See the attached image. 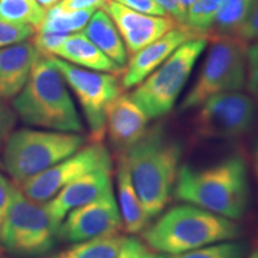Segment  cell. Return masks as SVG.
Here are the masks:
<instances>
[{"label":"cell","mask_w":258,"mask_h":258,"mask_svg":"<svg viewBox=\"0 0 258 258\" xmlns=\"http://www.w3.org/2000/svg\"><path fill=\"white\" fill-rule=\"evenodd\" d=\"M59 225L53 220L46 203L27 198L17 184L11 208L6 217L0 245L17 257H40L56 245Z\"/></svg>","instance_id":"cell-8"},{"label":"cell","mask_w":258,"mask_h":258,"mask_svg":"<svg viewBox=\"0 0 258 258\" xmlns=\"http://www.w3.org/2000/svg\"><path fill=\"white\" fill-rule=\"evenodd\" d=\"M147 251L144 241L135 238H125L117 258H143Z\"/></svg>","instance_id":"cell-34"},{"label":"cell","mask_w":258,"mask_h":258,"mask_svg":"<svg viewBox=\"0 0 258 258\" xmlns=\"http://www.w3.org/2000/svg\"><path fill=\"white\" fill-rule=\"evenodd\" d=\"M252 0H220L214 23L208 32V40L213 37L235 36L243 24Z\"/></svg>","instance_id":"cell-21"},{"label":"cell","mask_w":258,"mask_h":258,"mask_svg":"<svg viewBox=\"0 0 258 258\" xmlns=\"http://www.w3.org/2000/svg\"><path fill=\"white\" fill-rule=\"evenodd\" d=\"M122 219L112 188L91 202L71 211L57 230L59 240L82 243L96 238L120 233Z\"/></svg>","instance_id":"cell-12"},{"label":"cell","mask_w":258,"mask_h":258,"mask_svg":"<svg viewBox=\"0 0 258 258\" xmlns=\"http://www.w3.org/2000/svg\"><path fill=\"white\" fill-rule=\"evenodd\" d=\"M209 40L207 55L195 83L180 102V111L198 109L211 97L239 91L246 84V42L234 36Z\"/></svg>","instance_id":"cell-6"},{"label":"cell","mask_w":258,"mask_h":258,"mask_svg":"<svg viewBox=\"0 0 258 258\" xmlns=\"http://www.w3.org/2000/svg\"><path fill=\"white\" fill-rule=\"evenodd\" d=\"M148 122V116L131 96L121 93L115 98L105 116V135L115 152L121 154L137 144L147 132Z\"/></svg>","instance_id":"cell-15"},{"label":"cell","mask_w":258,"mask_h":258,"mask_svg":"<svg viewBox=\"0 0 258 258\" xmlns=\"http://www.w3.org/2000/svg\"><path fill=\"white\" fill-rule=\"evenodd\" d=\"M112 170H97L70 183L46 203L51 219L60 226L71 211L91 202L112 188Z\"/></svg>","instance_id":"cell-16"},{"label":"cell","mask_w":258,"mask_h":258,"mask_svg":"<svg viewBox=\"0 0 258 258\" xmlns=\"http://www.w3.org/2000/svg\"><path fill=\"white\" fill-rule=\"evenodd\" d=\"M95 11L96 10L93 9L64 11L59 6H54L46 12V17L36 31L67 35H70L71 32H79L86 27Z\"/></svg>","instance_id":"cell-23"},{"label":"cell","mask_w":258,"mask_h":258,"mask_svg":"<svg viewBox=\"0 0 258 258\" xmlns=\"http://www.w3.org/2000/svg\"><path fill=\"white\" fill-rule=\"evenodd\" d=\"M208 41L201 37L182 44L129 95L150 120L172 110Z\"/></svg>","instance_id":"cell-7"},{"label":"cell","mask_w":258,"mask_h":258,"mask_svg":"<svg viewBox=\"0 0 258 258\" xmlns=\"http://www.w3.org/2000/svg\"><path fill=\"white\" fill-rule=\"evenodd\" d=\"M247 246L245 243L234 240L221 241L189 252L166 256V258H246Z\"/></svg>","instance_id":"cell-26"},{"label":"cell","mask_w":258,"mask_h":258,"mask_svg":"<svg viewBox=\"0 0 258 258\" xmlns=\"http://www.w3.org/2000/svg\"><path fill=\"white\" fill-rule=\"evenodd\" d=\"M124 239L121 233L104 235L74 244L53 258H117Z\"/></svg>","instance_id":"cell-22"},{"label":"cell","mask_w":258,"mask_h":258,"mask_svg":"<svg viewBox=\"0 0 258 258\" xmlns=\"http://www.w3.org/2000/svg\"><path fill=\"white\" fill-rule=\"evenodd\" d=\"M246 83L249 90L258 97V41H254L246 51Z\"/></svg>","instance_id":"cell-30"},{"label":"cell","mask_w":258,"mask_h":258,"mask_svg":"<svg viewBox=\"0 0 258 258\" xmlns=\"http://www.w3.org/2000/svg\"><path fill=\"white\" fill-rule=\"evenodd\" d=\"M78 133L22 128L12 132L4 144L3 165L16 184L40 175L85 145Z\"/></svg>","instance_id":"cell-5"},{"label":"cell","mask_w":258,"mask_h":258,"mask_svg":"<svg viewBox=\"0 0 258 258\" xmlns=\"http://www.w3.org/2000/svg\"><path fill=\"white\" fill-rule=\"evenodd\" d=\"M182 154V144L161 124L148 128L137 144L117 154L128 167L150 220L159 217L173 198Z\"/></svg>","instance_id":"cell-2"},{"label":"cell","mask_w":258,"mask_h":258,"mask_svg":"<svg viewBox=\"0 0 258 258\" xmlns=\"http://www.w3.org/2000/svg\"><path fill=\"white\" fill-rule=\"evenodd\" d=\"M173 198L231 220H239L250 203L246 160L237 153L208 166L183 164L177 175Z\"/></svg>","instance_id":"cell-1"},{"label":"cell","mask_w":258,"mask_h":258,"mask_svg":"<svg viewBox=\"0 0 258 258\" xmlns=\"http://www.w3.org/2000/svg\"><path fill=\"white\" fill-rule=\"evenodd\" d=\"M256 243H257V249H258V233H257V239H256ZM258 251V250H257Z\"/></svg>","instance_id":"cell-44"},{"label":"cell","mask_w":258,"mask_h":258,"mask_svg":"<svg viewBox=\"0 0 258 258\" xmlns=\"http://www.w3.org/2000/svg\"><path fill=\"white\" fill-rule=\"evenodd\" d=\"M143 258H157V256L153 252H150V251H147Z\"/></svg>","instance_id":"cell-39"},{"label":"cell","mask_w":258,"mask_h":258,"mask_svg":"<svg viewBox=\"0 0 258 258\" xmlns=\"http://www.w3.org/2000/svg\"><path fill=\"white\" fill-rule=\"evenodd\" d=\"M251 166H252L254 178L258 183V134L254 138L252 146H251Z\"/></svg>","instance_id":"cell-37"},{"label":"cell","mask_w":258,"mask_h":258,"mask_svg":"<svg viewBox=\"0 0 258 258\" xmlns=\"http://www.w3.org/2000/svg\"><path fill=\"white\" fill-rule=\"evenodd\" d=\"M12 109L32 127L78 134L84 131L66 82L47 56L40 55L35 61L27 84L14 98Z\"/></svg>","instance_id":"cell-4"},{"label":"cell","mask_w":258,"mask_h":258,"mask_svg":"<svg viewBox=\"0 0 258 258\" xmlns=\"http://www.w3.org/2000/svg\"><path fill=\"white\" fill-rule=\"evenodd\" d=\"M49 59L78 98L90 129V141L103 143L108 106L123 93L121 74L80 69L56 56Z\"/></svg>","instance_id":"cell-9"},{"label":"cell","mask_w":258,"mask_h":258,"mask_svg":"<svg viewBox=\"0 0 258 258\" xmlns=\"http://www.w3.org/2000/svg\"><path fill=\"white\" fill-rule=\"evenodd\" d=\"M69 37L67 34H56V32H42L36 31L32 38V43L42 56H54L57 49Z\"/></svg>","instance_id":"cell-28"},{"label":"cell","mask_w":258,"mask_h":258,"mask_svg":"<svg viewBox=\"0 0 258 258\" xmlns=\"http://www.w3.org/2000/svg\"><path fill=\"white\" fill-rule=\"evenodd\" d=\"M83 32L109 59L124 70L128 62V53L120 32L104 10L95 11Z\"/></svg>","instance_id":"cell-20"},{"label":"cell","mask_w":258,"mask_h":258,"mask_svg":"<svg viewBox=\"0 0 258 258\" xmlns=\"http://www.w3.org/2000/svg\"><path fill=\"white\" fill-rule=\"evenodd\" d=\"M2 252H3V246L0 245V256H2Z\"/></svg>","instance_id":"cell-43"},{"label":"cell","mask_w":258,"mask_h":258,"mask_svg":"<svg viewBox=\"0 0 258 258\" xmlns=\"http://www.w3.org/2000/svg\"><path fill=\"white\" fill-rule=\"evenodd\" d=\"M246 258H258V251H257V250L253 251V252L250 253L249 256H247Z\"/></svg>","instance_id":"cell-40"},{"label":"cell","mask_w":258,"mask_h":258,"mask_svg":"<svg viewBox=\"0 0 258 258\" xmlns=\"http://www.w3.org/2000/svg\"><path fill=\"white\" fill-rule=\"evenodd\" d=\"M153 2H156L169 17L173 18L180 24L185 23L186 12L183 9V6L180 5L179 0H153Z\"/></svg>","instance_id":"cell-36"},{"label":"cell","mask_w":258,"mask_h":258,"mask_svg":"<svg viewBox=\"0 0 258 258\" xmlns=\"http://www.w3.org/2000/svg\"><path fill=\"white\" fill-rule=\"evenodd\" d=\"M257 105L252 97L239 91L213 96L198 108L192 133L199 140L238 139L252 129Z\"/></svg>","instance_id":"cell-10"},{"label":"cell","mask_w":258,"mask_h":258,"mask_svg":"<svg viewBox=\"0 0 258 258\" xmlns=\"http://www.w3.org/2000/svg\"><path fill=\"white\" fill-rule=\"evenodd\" d=\"M118 4L125 6L129 10H133L135 12L151 16H160L165 17L167 16L163 9L153 0H112Z\"/></svg>","instance_id":"cell-33"},{"label":"cell","mask_w":258,"mask_h":258,"mask_svg":"<svg viewBox=\"0 0 258 258\" xmlns=\"http://www.w3.org/2000/svg\"><path fill=\"white\" fill-rule=\"evenodd\" d=\"M38 56L34 43L29 41L0 48V98L14 99L22 91Z\"/></svg>","instance_id":"cell-17"},{"label":"cell","mask_w":258,"mask_h":258,"mask_svg":"<svg viewBox=\"0 0 258 258\" xmlns=\"http://www.w3.org/2000/svg\"><path fill=\"white\" fill-rule=\"evenodd\" d=\"M157 258H166V256H164V254H159V256H157Z\"/></svg>","instance_id":"cell-42"},{"label":"cell","mask_w":258,"mask_h":258,"mask_svg":"<svg viewBox=\"0 0 258 258\" xmlns=\"http://www.w3.org/2000/svg\"><path fill=\"white\" fill-rule=\"evenodd\" d=\"M220 0H189L185 25L207 35L214 23Z\"/></svg>","instance_id":"cell-25"},{"label":"cell","mask_w":258,"mask_h":258,"mask_svg":"<svg viewBox=\"0 0 258 258\" xmlns=\"http://www.w3.org/2000/svg\"><path fill=\"white\" fill-rule=\"evenodd\" d=\"M116 182H117V205L123 230L128 234L143 233L145 228L150 225V219L145 213L128 167L121 157H117Z\"/></svg>","instance_id":"cell-18"},{"label":"cell","mask_w":258,"mask_h":258,"mask_svg":"<svg viewBox=\"0 0 258 258\" xmlns=\"http://www.w3.org/2000/svg\"><path fill=\"white\" fill-rule=\"evenodd\" d=\"M102 169L112 170L110 153L103 143H91L50 169L25 180L19 188L27 198L44 203L70 183Z\"/></svg>","instance_id":"cell-11"},{"label":"cell","mask_w":258,"mask_h":258,"mask_svg":"<svg viewBox=\"0 0 258 258\" xmlns=\"http://www.w3.org/2000/svg\"><path fill=\"white\" fill-rule=\"evenodd\" d=\"M103 10L112 19L120 32L128 56H133L180 24L169 16L160 17L139 14L112 0H109Z\"/></svg>","instance_id":"cell-13"},{"label":"cell","mask_w":258,"mask_h":258,"mask_svg":"<svg viewBox=\"0 0 258 258\" xmlns=\"http://www.w3.org/2000/svg\"><path fill=\"white\" fill-rule=\"evenodd\" d=\"M201 37L208 38L207 35L188 25L178 24L172 30L131 56L123 73L121 74L122 88L124 90L139 85L182 44Z\"/></svg>","instance_id":"cell-14"},{"label":"cell","mask_w":258,"mask_h":258,"mask_svg":"<svg viewBox=\"0 0 258 258\" xmlns=\"http://www.w3.org/2000/svg\"><path fill=\"white\" fill-rule=\"evenodd\" d=\"M16 186L17 184L15 182H11L8 177L0 172V232L11 208Z\"/></svg>","instance_id":"cell-31"},{"label":"cell","mask_w":258,"mask_h":258,"mask_svg":"<svg viewBox=\"0 0 258 258\" xmlns=\"http://www.w3.org/2000/svg\"><path fill=\"white\" fill-rule=\"evenodd\" d=\"M37 4L41 6L44 11H48V10L53 9L54 6H56L61 0H36Z\"/></svg>","instance_id":"cell-38"},{"label":"cell","mask_w":258,"mask_h":258,"mask_svg":"<svg viewBox=\"0 0 258 258\" xmlns=\"http://www.w3.org/2000/svg\"><path fill=\"white\" fill-rule=\"evenodd\" d=\"M36 29L27 24H17L0 19V48H5L28 41Z\"/></svg>","instance_id":"cell-27"},{"label":"cell","mask_w":258,"mask_h":258,"mask_svg":"<svg viewBox=\"0 0 258 258\" xmlns=\"http://www.w3.org/2000/svg\"><path fill=\"white\" fill-rule=\"evenodd\" d=\"M109 0H61L56 6L64 11H77L86 9H103Z\"/></svg>","instance_id":"cell-35"},{"label":"cell","mask_w":258,"mask_h":258,"mask_svg":"<svg viewBox=\"0 0 258 258\" xmlns=\"http://www.w3.org/2000/svg\"><path fill=\"white\" fill-rule=\"evenodd\" d=\"M17 115L6 101L0 98V147L4 146L10 134L14 132Z\"/></svg>","instance_id":"cell-32"},{"label":"cell","mask_w":258,"mask_h":258,"mask_svg":"<svg viewBox=\"0 0 258 258\" xmlns=\"http://www.w3.org/2000/svg\"><path fill=\"white\" fill-rule=\"evenodd\" d=\"M46 12L36 0H0V19L11 23L37 29L46 17Z\"/></svg>","instance_id":"cell-24"},{"label":"cell","mask_w":258,"mask_h":258,"mask_svg":"<svg viewBox=\"0 0 258 258\" xmlns=\"http://www.w3.org/2000/svg\"><path fill=\"white\" fill-rule=\"evenodd\" d=\"M241 234L237 221L214 214L189 203L171 207L153 224L145 228L144 244L164 256H175L189 251L235 240Z\"/></svg>","instance_id":"cell-3"},{"label":"cell","mask_w":258,"mask_h":258,"mask_svg":"<svg viewBox=\"0 0 258 258\" xmlns=\"http://www.w3.org/2000/svg\"><path fill=\"white\" fill-rule=\"evenodd\" d=\"M234 37L240 38L241 41L249 42L258 41V0H252L245 17L243 24L237 31Z\"/></svg>","instance_id":"cell-29"},{"label":"cell","mask_w":258,"mask_h":258,"mask_svg":"<svg viewBox=\"0 0 258 258\" xmlns=\"http://www.w3.org/2000/svg\"><path fill=\"white\" fill-rule=\"evenodd\" d=\"M2 170H4V165H3V161H2V159H0V171Z\"/></svg>","instance_id":"cell-41"},{"label":"cell","mask_w":258,"mask_h":258,"mask_svg":"<svg viewBox=\"0 0 258 258\" xmlns=\"http://www.w3.org/2000/svg\"><path fill=\"white\" fill-rule=\"evenodd\" d=\"M54 56H59L67 62L96 72L123 73V69L117 66L103 51L99 50L84 32H74L69 35Z\"/></svg>","instance_id":"cell-19"}]
</instances>
